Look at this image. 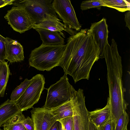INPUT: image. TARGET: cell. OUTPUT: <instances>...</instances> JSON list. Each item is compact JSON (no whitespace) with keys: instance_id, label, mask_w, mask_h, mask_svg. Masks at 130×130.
<instances>
[{"instance_id":"cell-13","label":"cell","mask_w":130,"mask_h":130,"mask_svg":"<svg viewBox=\"0 0 130 130\" xmlns=\"http://www.w3.org/2000/svg\"><path fill=\"white\" fill-rule=\"evenodd\" d=\"M6 46V59L10 62H19L24 59L22 46L16 40L4 38Z\"/></svg>"},{"instance_id":"cell-32","label":"cell","mask_w":130,"mask_h":130,"mask_svg":"<svg viewBox=\"0 0 130 130\" xmlns=\"http://www.w3.org/2000/svg\"><path fill=\"white\" fill-rule=\"evenodd\" d=\"M59 130H65L64 127L62 124V126Z\"/></svg>"},{"instance_id":"cell-11","label":"cell","mask_w":130,"mask_h":130,"mask_svg":"<svg viewBox=\"0 0 130 130\" xmlns=\"http://www.w3.org/2000/svg\"><path fill=\"white\" fill-rule=\"evenodd\" d=\"M31 112L34 130H49L57 121L54 118L49 110L43 107L33 108Z\"/></svg>"},{"instance_id":"cell-15","label":"cell","mask_w":130,"mask_h":130,"mask_svg":"<svg viewBox=\"0 0 130 130\" xmlns=\"http://www.w3.org/2000/svg\"><path fill=\"white\" fill-rule=\"evenodd\" d=\"M35 29L39 34L40 39L42 41V44L47 45L64 44V39L58 32L42 28Z\"/></svg>"},{"instance_id":"cell-1","label":"cell","mask_w":130,"mask_h":130,"mask_svg":"<svg viewBox=\"0 0 130 130\" xmlns=\"http://www.w3.org/2000/svg\"><path fill=\"white\" fill-rule=\"evenodd\" d=\"M88 29H82L68 39L59 65L75 83L88 80L94 63L100 59V52Z\"/></svg>"},{"instance_id":"cell-30","label":"cell","mask_w":130,"mask_h":130,"mask_svg":"<svg viewBox=\"0 0 130 130\" xmlns=\"http://www.w3.org/2000/svg\"><path fill=\"white\" fill-rule=\"evenodd\" d=\"M8 5H9L8 0H0V8Z\"/></svg>"},{"instance_id":"cell-4","label":"cell","mask_w":130,"mask_h":130,"mask_svg":"<svg viewBox=\"0 0 130 130\" xmlns=\"http://www.w3.org/2000/svg\"><path fill=\"white\" fill-rule=\"evenodd\" d=\"M67 75L64 73L47 89L46 100L43 107L45 109L50 110L61 105L69 100L76 91L69 83Z\"/></svg>"},{"instance_id":"cell-31","label":"cell","mask_w":130,"mask_h":130,"mask_svg":"<svg viewBox=\"0 0 130 130\" xmlns=\"http://www.w3.org/2000/svg\"><path fill=\"white\" fill-rule=\"evenodd\" d=\"M89 130H96L95 126L89 120Z\"/></svg>"},{"instance_id":"cell-20","label":"cell","mask_w":130,"mask_h":130,"mask_svg":"<svg viewBox=\"0 0 130 130\" xmlns=\"http://www.w3.org/2000/svg\"><path fill=\"white\" fill-rule=\"evenodd\" d=\"M103 6L114 8L121 12L130 10V2L124 0H102Z\"/></svg>"},{"instance_id":"cell-22","label":"cell","mask_w":130,"mask_h":130,"mask_svg":"<svg viewBox=\"0 0 130 130\" xmlns=\"http://www.w3.org/2000/svg\"><path fill=\"white\" fill-rule=\"evenodd\" d=\"M129 121V117L125 111L120 116L114 130H126Z\"/></svg>"},{"instance_id":"cell-12","label":"cell","mask_w":130,"mask_h":130,"mask_svg":"<svg viewBox=\"0 0 130 130\" xmlns=\"http://www.w3.org/2000/svg\"><path fill=\"white\" fill-rule=\"evenodd\" d=\"M58 18L55 16L47 15L46 18L40 23L34 25L33 28H42L58 32L63 37L65 38L62 32L65 31L71 36L74 35L77 33L72 29L69 28L64 24L61 23Z\"/></svg>"},{"instance_id":"cell-34","label":"cell","mask_w":130,"mask_h":130,"mask_svg":"<svg viewBox=\"0 0 130 130\" xmlns=\"http://www.w3.org/2000/svg\"><path fill=\"white\" fill-rule=\"evenodd\" d=\"M126 130H128L127 129H126Z\"/></svg>"},{"instance_id":"cell-6","label":"cell","mask_w":130,"mask_h":130,"mask_svg":"<svg viewBox=\"0 0 130 130\" xmlns=\"http://www.w3.org/2000/svg\"><path fill=\"white\" fill-rule=\"evenodd\" d=\"M30 80L23 93L15 102L22 112L33 108V105L38 102L42 91L45 88V78L43 75L37 74Z\"/></svg>"},{"instance_id":"cell-2","label":"cell","mask_w":130,"mask_h":130,"mask_svg":"<svg viewBox=\"0 0 130 130\" xmlns=\"http://www.w3.org/2000/svg\"><path fill=\"white\" fill-rule=\"evenodd\" d=\"M105 58L107 70V78L109 96L107 99L111 117L115 126L120 116L127 109L128 105L124 98L125 90L122 80V66L121 58L117 45L114 40L111 45L107 43L102 58Z\"/></svg>"},{"instance_id":"cell-16","label":"cell","mask_w":130,"mask_h":130,"mask_svg":"<svg viewBox=\"0 0 130 130\" xmlns=\"http://www.w3.org/2000/svg\"><path fill=\"white\" fill-rule=\"evenodd\" d=\"M89 120L96 128L100 126L111 117L109 105L107 101L105 106L102 109L89 112Z\"/></svg>"},{"instance_id":"cell-9","label":"cell","mask_w":130,"mask_h":130,"mask_svg":"<svg viewBox=\"0 0 130 130\" xmlns=\"http://www.w3.org/2000/svg\"><path fill=\"white\" fill-rule=\"evenodd\" d=\"M52 4L55 12L66 26L72 29L80 30L81 25L78 21L70 1L54 0Z\"/></svg>"},{"instance_id":"cell-29","label":"cell","mask_w":130,"mask_h":130,"mask_svg":"<svg viewBox=\"0 0 130 130\" xmlns=\"http://www.w3.org/2000/svg\"><path fill=\"white\" fill-rule=\"evenodd\" d=\"M61 126V123L57 121L52 125L49 130H59Z\"/></svg>"},{"instance_id":"cell-7","label":"cell","mask_w":130,"mask_h":130,"mask_svg":"<svg viewBox=\"0 0 130 130\" xmlns=\"http://www.w3.org/2000/svg\"><path fill=\"white\" fill-rule=\"evenodd\" d=\"M73 109L74 130H89V111L86 107L85 96L82 89H79L74 93Z\"/></svg>"},{"instance_id":"cell-23","label":"cell","mask_w":130,"mask_h":130,"mask_svg":"<svg viewBox=\"0 0 130 130\" xmlns=\"http://www.w3.org/2000/svg\"><path fill=\"white\" fill-rule=\"evenodd\" d=\"M103 6L102 0H89L83 1L80 7L82 10H85L92 8H97Z\"/></svg>"},{"instance_id":"cell-19","label":"cell","mask_w":130,"mask_h":130,"mask_svg":"<svg viewBox=\"0 0 130 130\" xmlns=\"http://www.w3.org/2000/svg\"><path fill=\"white\" fill-rule=\"evenodd\" d=\"M25 117L22 112L16 115L2 125L3 130H27L23 122Z\"/></svg>"},{"instance_id":"cell-3","label":"cell","mask_w":130,"mask_h":130,"mask_svg":"<svg viewBox=\"0 0 130 130\" xmlns=\"http://www.w3.org/2000/svg\"><path fill=\"white\" fill-rule=\"evenodd\" d=\"M66 45H47L42 44L32 51L29 59L30 66L44 71H50L59 66Z\"/></svg>"},{"instance_id":"cell-14","label":"cell","mask_w":130,"mask_h":130,"mask_svg":"<svg viewBox=\"0 0 130 130\" xmlns=\"http://www.w3.org/2000/svg\"><path fill=\"white\" fill-rule=\"evenodd\" d=\"M22 112L14 102L7 99L0 105V129L13 117Z\"/></svg>"},{"instance_id":"cell-33","label":"cell","mask_w":130,"mask_h":130,"mask_svg":"<svg viewBox=\"0 0 130 130\" xmlns=\"http://www.w3.org/2000/svg\"><path fill=\"white\" fill-rule=\"evenodd\" d=\"M0 130H2V129H0Z\"/></svg>"},{"instance_id":"cell-27","label":"cell","mask_w":130,"mask_h":130,"mask_svg":"<svg viewBox=\"0 0 130 130\" xmlns=\"http://www.w3.org/2000/svg\"><path fill=\"white\" fill-rule=\"evenodd\" d=\"M23 122L24 125L27 130H34V125L31 118L28 116L26 118L25 117Z\"/></svg>"},{"instance_id":"cell-28","label":"cell","mask_w":130,"mask_h":130,"mask_svg":"<svg viewBox=\"0 0 130 130\" xmlns=\"http://www.w3.org/2000/svg\"><path fill=\"white\" fill-rule=\"evenodd\" d=\"M125 21L126 23V26L130 30V10L128 11L125 14Z\"/></svg>"},{"instance_id":"cell-8","label":"cell","mask_w":130,"mask_h":130,"mask_svg":"<svg viewBox=\"0 0 130 130\" xmlns=\"http://www.w3.org/2000/svg\"><path fill=\"white\" fill-rule=\"evenodd\" d=\"M14 30L20 33L32 28L35 23L23 8L12 7L4 17Z\"/></svg>"},{"instance_id":"cell-25","label":"cell","mask_w":130,"mask_h":130,"mask_svg":"<svg viewBox=\"0 0 130 130\" xmlns=\"http://www.w3.org/2000/svg\"><path fill=\"white\" fill-rule=\"evenodd\" d=\"M5 37L0 34V61H3L6 59V46Z\"/></svg>"},{"instance_id":"cell-26","label":"cell","mask_w":130,"mask_h":130,"mask_svg":"<svg viewBox=\"0 0 130 130\" xmlns=\"http://www.w3.org/2000/svg\"><path fill=\"white\" fill-rule=\"evenodd\" d=\"M114 128L111 117L103 124L96 128V130H114Z\"/></svg>"},{"instance_id":"cell-17","label":"cell","mask_w":130,"mask_h":130,"mask_svg":"<svg viewBox=\"0 0 130 130\" xmlns=\"http://www.w3.org/2000/svg\"><path fill=\"white\" fill-rule=\"evenodd\" d=\"M74 93L67 101L56 107L49 110L54 119L58 121L73 116V99Z\"/></svg>"},{"instance_id":"cell-5","label":"cell","mask_w":130,"mask_h":130,"mask_svg":"<svg viewBox=\"0 0 130 130\" xmlns=\"http://www.w3.org/2000/svg\"><path fill=\"white\" fill-rule=\"evenodd\" d=\"M53 0H16L12 4L26 11L35 24H38L50 14L58 17L53 8Z\"/></svg>"},{"instance_id":"cell-24","label":"cell","mask_w":130,"mask_h":130,"mask_svg":"<svg viewBox=\"0 0 130 130\" xmlns=\"http://www.w3.org/2000/svg\"><path fill=\"white\" fill-rule=\"evenodd\" d=\"M58 121L63 125L65 130H74L73 116L64 118Z\"/></svg>"},{"instance_id":"cell-18","label":"cell","mask_w":130,"mask_h":130,"mask_svg":"<svg viewBox=\"0 0 130 130\" xmlns=\"http://www.w3.org/2000/svg\"><path fill=\"white\" fill-rule=\"evenodd\" d=\"M11 75L8 62L0 61V97L4 96L9 76Z\"/></svg>"},{"instance_id":"cell-21","label":"cell","mask_w":130,"mask_h":130,"mask_svg":"<svg viewBox=\"0 0 130 130\" xmlns=\"http://www.w3.org/2000/svg\"><path fill=\"white\" fill-rule=\"evenodd\" d=\"M30 79L26 78L12 91L10 97V100L14 102L16 101L23 93L29 85Z\"/></svg>"},{"instance_id":"cell-10","label":"cell","mask_w":130,"mask_h":130,"mask_svg":"<svg viewBox=\"0 0 130 130\" xmlns=\"http://www.w3.org/2000/svg\"><path fill=\"white\" fill-rule=\"evenodd\" d=\"M108 27L106 19L103 18L100 21L92 23L90 29H88L99 49L100 58H102L106 45L108 42Z\"/></svg>"}]
</instances>
